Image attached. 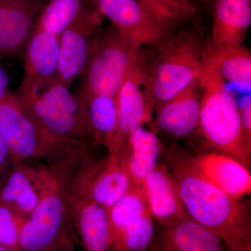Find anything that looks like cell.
I'll return each mask as SVG.
<instances>
[{
  "mask_svg": "<svg viewBox=\"0 0 251 251\" xmlns=\"http://www.w3.org/2000/svg\"><path fill=\"white\" fill-rule=\"evenodd\" d=\"M156 10L158 14L172 23L191 18L196 14V7L191 0H142Z\"/></svg>",
  "mask_w": 251,
  "mask_h": 251,
  "instance_id": "cell-27",
  "label": "cell"
},
{
  "mask_svg": "<svg viewBox=\"0 0 251 251\" xmlns=\"http://www.w3.org/2000/svg\"><path fill=\"white\" fill-rule=\"evenodd\" d=\"M199 1H201V2H202V4H206V5H207V4L211 5V2H212V1H213V0H199Z\"/></svg>",
  "mask_w": 251,
  "mask_h": 251,
  "instance_id": "cell-33",
  "label": "cell"
},
{
  "mask_svg": "<svg viewBox=\"0 0 251 251\" xmlns=\"http://www.w3.org/2000/svg\"><path fill=\"white\" fill-rule=\"evenodd\" d=\"M239 117L243 133L248 144L251 146V99L249 96L239 107Z\"/></svg>",
  "mask_w": 251,
  "mask_h": 251,
  "instance_id": "cell-28",
  "label": "cell"
},
{
  "mask_svg": "<svg viewBox=\"0 0 251 251\" xmlns=\"http://www.w3.org/2000/svg\"><path fill=\"white\" fill-rule=\"evenodd\" d=\"M145 55L135 54L116 96L118 126L109 154L125 156L130 135L145 124H152L153 110L149 100L145 75Z\"/></svg>",
  "mask_w": 251,
  "mask_h": 251,
  "instance_id": "cell-9",
  "label": "cell"
},
{
  "mask_svg": "<svg viewBox=\"0 0 251 251\" xmlns=\"http://www.w3.org/2000/svg\"><path fill=\"white\" fill-rule=\"evenodd\" d=\"M226 248L227 251H251V239L237 242Z\"/></svg>",
  "mask_w": 251,
  "mask_h": 251,
  "instance_id": "cell-31",
  "label": "cell"
},
{
  "mask_svg": "<svg viewBox=\"0 0 251 251\" xmlns=\"http://www.w3.org/2000/svg\"><path fill=\"white\" fill-rule=\"evenodd\" d=\"M80 160V155H74L60 163L53 186L23 225L18 251H76L72 193Z\"/></svg>",
  "mask_w": 251,
  "mask_h": 251,
  "instance_id": "cell-2",
  "label": "cell"
},
{
  "mask_svg": "<svg viewBox=\"0 0 251 251\" xmlns=\"http://www.w3.org/2000/svg\"><path fill=\"white\" fill-rule=\"evenodd\" d=\"M44 0H0V58L25 46Z\"/></svg>",
  "mask_w": 251,
  "mask_h": 251,
  "instance_id": "cell-15",
  "label": "cell"
},
{
  "mask_svg": "<svg viewBox=\"0 0 251 251\" xmlns=\"http://www.w3.org/2000/svg\"><path fill=\"white\" fill-rule=\"evenodd\" d=\"M73 179L72 214L75 233L85 251H109L108 210L94 201Z\"/></svg>",
  "mask_w": 251,
  "mask_h": 251,
  "instance_id": "cell-14",
  "label": "cell"
},
{
  "mask_svg": "<svg viewBox=\"0 0 251 251\" xmlns=\"http://www.w3.org/2000/svg\"><path fill=\"white\" fill-rule=\"evenodd\" d=\"M60 163L47 165L33 161L14 163L0 181V202L27 219L53 186Z\"/></svg>",
  "mask_w": 251,
  "mask_h": 251,
  "instance_id": "cell-11",
  "label": "cell"
},
{
  "mask_svg": "<svg viewBox=\"0 0 251 251\" xmlns=\"http://www.w3.org/2000/svg\"><path fill=\"white\" fill-rule=\"evenodd\" d=\"M142 191L151 217L160 226H169L187 215L166 164L157 165L144 179Z\"/></svg>",
  "mask_w": 251,
  "mask_h": 251,
  "instance_id": "cell-17",
  "label": "cell"
},
{
  "mask_svg": "<svg viewBox=\"0 0 251 251\" xmlns=\"http://www.w3.org/2000/svg\"><path fill=\"white\" fill-rule=\"evenodd\" d=\"M147 211L148 205L142 188L133 187L108 210L110 242Z\"/></svg>",
  "mask_w": 251,
  "mask_h": 251,
  "instance_id": "cell-25",
  "label": "cell"
},
{
  "mask_svg": "<svg viewBox=\"0 0 251 251\" xmlns=\"http://www.w3.org/2000/svg\"><path fill=\"white\" fill-rule=\"evenodd\" d=\"M0 251H16L14 249H9V248L4 247V246L0 245Z\"/></svg>",
  "mask_w": 251,
  "mask_h": 251,
  "instance_id": "cell-32",
  "label": "cell"
},
{
  "mask_svg": "<svg viewBox=\"0 0 251 251\" xmlns=\"http://www.w3.org/2000/svg\"><path fill=\"white\" fill-rule=\"evenodd\" d=\"M59 44V36L34 26L25 46V74L22 83H43L56 78Z\"/></svg>",
  "mask_w": 251,
  "mask_h": 251,
  "instance_id": "cell-20",
  "label": "cell"
},
{
  "mask_svg": "<svg viewBox=\"0 0 251 251\" xmlns=\"http://www.w3.org/2000/svg\"><path fill=\"white\" fill-rule=\"evenodd\" d=\"M57 79L38 84L21 83L16 92L31 115L52 134L90 145L94 133L87 110L78 95Z\"/></svg>",
  "mask_w": 251,
  "mask_h": 251,
  "instance_id": "cell-6",
  "label": "cell"
},
{
  "mask_svg": "<svg viewBox=\"0 0 251 251\" xmlns=\"http://www.w3.org/2000/svg\"><path fill=\"white\" fill-rule=\"evenodd\" d=\"M14 165L12 156L0 133V181Z\"/></svg>",
  "mask_w": 251,
  "mask_h": 251,
  "instance_id": "cell-29",
  "label": "cell"
},
{
  "mask_svg": "<svg viewBox=\"0 0 251 251\" xmlns=\"http://www.w3.org/2000/svg\"><path fill=\"white\" fill-rule=\"evenodd\" d=\"M25 219L14 208L0 202V245L18 251L20 233Z\"/></svg>",
  "mask_w": 251,
  "mask_h": 251,
  "instance_id": "cell-26",
  "label": "cell"
},
{
  "mask_svg": "<svg viewBox=\"0 0 251 251\" xmlns=\"http://www.w3.org/2000/svg\"><path fill=\"white\" fill-rule=\"evenodd\" d=\"M200 78L201 134L214 151L232 157L250 169L251 146L243 133L235 99L212 66L202 62Z\"/></svg>",
  "mask_w": 251,
  "mask_h": 251,
  "instance_id": "cell-4",
  "label": "cell"
},
{
  "mask_svg": "<svg viewBox=\"0 0 251 251\" xmlns=\"http://www.w3.org/2000/svg\"><path fill=\"white\" fill-rule=\"evenodd\" d=\"M202 62L212 66L224 81L250 88L251 52L246 46L214 48L204 44Z\"/></svg>",
  "mask_w": 251,
  "mask_h": 251,
  "instance_id": "cell-22",
  "label": "cell"
},
{
  "mask_svg": "<svg viewBox=\"0 0 251 251\" xmlns=\"http://www.w3.org/2000/svg\"><path fill=\"white\" fill-rule=\"evenodd\" d=\"M203 49L199 30L190 28L169 36L149 58L145 56V85L153 112L200 76Z\"/></svg>",
  "mask_w": 251,
  "mask_h": 251,
  "instance_id": "cell-3",
  "label": "cell"
},
{
  "mask_svg": "<svg viewBox=\"0 0 251 251\" xmlns=\"http://www.w3.org/2000/svg\"><path fill=\"white\" fill-rule=\"evenodd\" d=\"M201 97L202 85L199 76L155 110L153 130L174 140L192 134L199 126Z\"/></svg>",
  "mask_w": 251,
  "mask_h": 251,
  "instance_id": "cell-13",
  "label": "cell"
},
{
  "mask_svg": "<svg viewBox=\"0 0 251 251\" xmlns=\"http://www.w3.org/2000/svg\"><path fill=\"white\" fill-rule=\"evenodd\" d=\"M193 160L206 179L231 197L241 201L251 194L250 171L235 158L213 151L198 153Z\"/></svg>",
  "mask_w": 251,
  "mask_h": 251,
  "instance_id": "cell-19",
  "label": "cell"
},
{
  "mask_svg": "<svg viewBox=\"0 0 251 251\" xmlns=\"http://www.w3.org/2000/svg\"><path fill=\"white\" fill-rule=\"evenodd\" d=\"M9 75L6 71L0 66V101L9 93Z\"/></svg>",
  "mask_w": 251,
  "mask_h": 251,
  "instance_id": "cell-30",
  "label": "cell"
},
{
  "mask_svg": "<svg viewBox=\"0 0 251 251\" xmlns=\"http://www.w3.org/2000/svg\"><path fill=\"white\" fill-rule=\"evenodd\" d=\"M75 179L89 197L108 210L135 187L125 156L108 153L95 160L88 150L77 166Z\"/></svg>",
  "mask_w": 251,
  "mask_h": 251,
  "instance_id": "cell-10",
  "label": "cell"
},
{
  "mask_svg": "<svg viewBox=\"0 0 251 251\" xmlns=\"http://www.w3.org/2000/svg\"><path fill=\"white\" fill-rule=\"evenodd\" d=\"M0 133L14 164L33 161L57 165L87 146L52 134L28 111L17 94L10 92L0 101Z\"/></svg>",
  "mask_w": 251,
  "mask_h": 251,
  "instance_id": "cell-5",
  "label": "cell"
},
{
  "mask_svg": "<svg viewBox=\"0 0 251 251\" xmlns=\"http://www.w3.org/2000/svg\"><path fill=\"white\" fill-rule=\"evenodd\" d=\"M103 17L90 6L86 8L59 38V57L56 79L70 87L87 64L94 39Z\"/></svg>",
  "mask_w": 251,
  "mask_h": 251,
  "instance_id": "cell-12",
  "label": "cell"
},
{
  "mask_svg": "<svg viewBox=\"0 0 251 251\" xmlns=\"http://www.w3.org/2000/svg\"><path fill=\"white\" fill-rule=\"evenodd\" d=\"M138 49L157 46L169 36L175 23L142 0H86Z\"/></svg>",
  "mask_w": 251,
  "mask_h": 251,
  "instance_id": "cell-8",
  "label": "cell"
},
{
  "mask_svg": "<svg viewBox=\"0 0 251 251\" xmlns=\"http://www.w3.org/2000/svg\"><path fill=\"white\" fill-rule=\"evenodd\" d=\"M149 251H227L224 241L186 215L160 226Z\"/></svg>",
  "mask_w": 251,
  "mask_h": 251,
  "instance_id": "cell-16",
  "label": "cell"
},
{
  "mask_svg": "<svg viewBox=\"0 0 251 251\" xmlns=\"http://www.w3.org/2000/svg\"><path fill=\"white\" fill-rule=\"evenodd\" d=\"M139 50L112 25L103 34L98 33L80 75V94L116 97Z\"/></svg>",
  "mask_w": 251,
  "mask_h": 251,
  "instance_id": "cell-7",
  "label": "cell"
},
{
  "mask_svg": "<svg viewBox=\"0 0 251 251\" xmlns=\"http://www.w3.org/2000/svg\"><path fill=\"white\" fill-rule=\"evenodd\" d=\"M86 8L83 0H50L41 9L34 26L60 36Z\"/></svg>",
  "mask_w": 251,
  "mask_h": 251,
  "instance_id": "cell-24",
  "label": "cell"
},
{
  "mask_svg": "<svg viewBox=\"0 0 251 251\" xmlns=\"http://www.w3.org/2000/svg\"><path fill=\"white\" fill-rule=\"evenodd\" d=\"M163 144L153 130L145 125L132 133L125 155L126 163L135 187L142 188L144 179L159 163Z\"/></svg>",
  "mask_w": 251,
  "mask_h": 251,
  "instance_id": "cell-21",
  "label": "cell"
},
{
  "mask_svg": "<svg viewBox=\"0 0 251 251\" xmlns=\"http://www.w3.org/2000/svg\"><path fill=\"white\" fill-rule=\"evenodd\" d=\"M82 99L94 133V143L110 151L116 137L118 119L116 97L99 94H77Z\"/></svg>",
  "mask_w": 251,
  "mask_h": 251,
  "instance_id": "cell-23",
  "label": "cell"
},
{
  "mask_svg": "<svg viewBox=\"0 0 251 251\" xmlns=\"http://www.w3.org/2000/svg\"><path fill=\"white\" fill-rule=\"evenodd\" d=\"M212 27L206 45L229 48L243 45L251 24V0H213Z\"/></svg>",
  "mask_w": 251,
  "mask_h": 251,
  "instance_id": "cell-18",
  "label": "cell"
},
{
  "mask_svg": "<svg viewBox=\"0 0 251 251\" xmlns=\"http://www.w3.org/2000/svg\"><path fill=\"white\" fill-rule=\"evenodd\" d=\"M168 164L186 214L224 241L226 247L251 239L249 204L234 199L206 179L193 156L174 148Z\"/></svg>",
  "mask_w": 251,
  "mask_h": 251,
  "instance_id": "cell-1",
  "label": "cell"
}]
</instances>
